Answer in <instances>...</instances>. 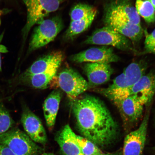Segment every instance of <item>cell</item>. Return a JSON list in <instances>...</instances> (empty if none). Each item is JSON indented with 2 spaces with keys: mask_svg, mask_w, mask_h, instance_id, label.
<instances>
[{
  "mask_svg": "<svg viewBox=\"0 0 155 155\" xmlns=\"http://www.w3.org/2000/svg\"><path fill=\"white\" fill-rule=\"evenodd\" d=\"M72 102L78 129L83 137L102 147L115 140L119 132L117 124L101 100L85 95Z\"/></svg>",
  "mask_w": 155,
  "mask_h": 155,
  "instance_id": "cell-1",
  "label": "cell"
},
{
  "mask_svg": "<svg viewBox=\"0 0 155 155\" xmlns=\"http://www.w3.org/2000/svg\"><path fill=\"white\" fill-rule=\"evenodd\" d=\"M0 144L16 155H38L42 150L28 135L17 128H11L0 135Z\"/></svg>",
  "mask_w": 155,
  "mask_h": 155,
  "instance_id": "cell-2",
  "label": "cell"
},
{
  "mask_svg": "<svg viewBox=\"0 0 155 155\" xmlns=\"http://www.w3.org/2000/svg\"><path fill=\"white\" fill-rule=\"evenodd\" d=\"M27 10L26 24L22 30L24 41L34 25L43 20L45 17L59 8L60 0H23Z\"/></svg>",
  "mask_w": 155,
  "mask_h": 155,
  "instance_id": "cell-3",
  "label": "cell"
},
{
  "mask_svg": "<svg viewBox=\"0 0 155 155\" xmlns=\"http://www.w3.org/2000/svg\"><path fill=\"white\" fill-rule=\"evenodd\" d=\"M38 24L29 44L28 53L43 47L53 41L63 28V21L58 16L44 19Z\"/></svg>",
  "mask_w": 155,
  "mask_h": 155,
  "instance_id": "cell-4",
  "label": "cell"
},
{
  "mask_svg": "<svg viewBox=\"0 0 155 155\" xmlns=\"http://www.w3.org/2000/svg\"><path fill=\"white\" fill-rule=\"evenodd\" d=\"M53 80L58 87L64 91L73 101L89 89L88 82L71 68H66L55 75Z\"/></svg>",
  "mask_w": 155,
  "mask_h": 155,
  "instance_id": "cell-5",
  "label": "cell"
},
{
  "mask_svg": "<svg viewBox=\"0 0 155 155\" xmlns=\"http://www.w3.org/2000/svg\"><path fill=\"white\" fill-rule=\"evenodd\" d=\"M86 44L111 46L124 51H134L129 38L107 26L97 29L85 41Z\"/></svg>",
  "mask_w": 155,
  "mask_h": 155,
  "instance_id": "cell-6",
  "label": "cell"
},
{
  "mask_svg": "<svg viewBox=\"0 0 155 155\" xmlns=\"http://www.w3.org/2000/svg\"><path fill=\"white\" fill-rule=\"evenodd\" d=\"M149 110L146 112L139 127L131 131L125 137L123 150V155H141L146 141L149 118Z\"/></svg>",
  "mask_w": 155,
  "mask_h": 155,
  "instance_id": "cell-7",
  "label": "cell"
},
{
  "mask_svg": "<svg viewBox=\"0 0 155 155\" xmlns=\"http://www.w3.org/2000/svg\"><path fill=\"white\" fill-rule=\"evenodd\" d=\"M104 18L124 19L141 25L140 17L130 0H115L104 9Z\"/></svg>",
  "mask_w": 155,
  "mask_h": 155,
  "instance_id": "cell-8",
  "label": "cell"
},
{
  "mask_svg": "<svg viewBox=\"0 0 155 155\" xmlns=\"http://www.w3.org/2000/svg\"><path fill=\"white\" fill-rule=\"evenodd\" d=\"M113 102L126 127L135 124L142 117L144 106L134 97L130 95Z\"/></svg>",
  "mask_w": 155,
  "mask_h": 155,
  "instance_id": "cell-9",
  "label": "cell"
},
{
  "mask_svg": "<svg viewBox=\"0 0 155 155\" xmlns=\"http://www.w3.org/2000/svg\"><path fill=\"white\" fill-rule=\"evenodd\" d=\"M71 61L76 63L117 62L119 58L111 48L104 46L93 48L71 55Z\"/></svg>",
  "mask_w": 155,
  "mask_h": 155,
  "instance_id": "cell-10",
  "label": "cell"
},
{
  "mask_svg": "<svg viewBox=\"0 0 155 155\" xmlns=\"http://www.w3.org/2000/svg\"><path fill=\"white\" fill-rule=\"evenodd\" d=\"M21 122L27 134L35 143L45 144L47 137L39 118L26 105L23 106Z\"/></svg>",
  "mask_w": 155,
  "mask_h": 155,
  "instance_id": "cell-11",
  "label": "cell"
},
{
  "mask_svg": "<svg viewBox=\"0 0 155 155\" xmlns=\"http://www.w3.org/2000/svg\"><path fill=\"white\" fill-rule=\"evenodd\" d=\"M155 93V71L145 74L131 87L130 95L144 106L150 103Z\"/></svg>",
  "mask_w": 155,
  "mask_h": 155,
  "instance_id": "cell-12",
  "label": "cell"
},
{
  "mask_svg": "<svg viewBox=\"0 0 155 155\" xmlns=\"http://www.w3.org/2000/svg\"><path fill=\"white\" fill-rule=\"evenodd\" d=\"M83 69L88 79L89 89L107 82L114 71L110 64L106 63H87Z\"/></svg>",
  "mask_w": 155,
  "mask_h": 155,
  "instance_id": "cell-13",
  "label": "cell"
},
{
  "mask_svg": "<svg viewBox=\"0 0 155 155\" xmlns=\"http://www.w3.org/2000/svg\"><path fill=\"white\" fill-rule=\"evenodd\" d=\"M105 26L123 35L133 41L137 42L142 38L144 30L141 25L124 19L104 18Z\"/></svg>",
  "mask_w": 155,
  "mask_h": 155,
  "instance_id": "cell-14",
  "label": "cell"
},
{
  "mask_svg": "<svg viewBox=\"0 0 155 155\" xmlns=\"http://www.w3.org/2000/svg\"><path fill=\"white\" fill-rule=\"evenodd\" d=\"M64 55L61 51L52 52L36 61L24 73V75L38 74L58 69L64 61Z\"/></svg>",
  "mask_w": 155,
  "mask_h": 155,
  "instance_id": "cell-15",
  "label": "cell"
},
{
  "mask_svg": "<svg viewBox=\"0 0 155 155\" xmlns=\"http://www.w3.org/2000/svg\"><path fill=\"white\" fill-rule=\"evenodd\" d=\"M130 87L123 73L114 79L109 86L106 88H94V91L113 102L130 96Z\"/></svg>",
  "mask_w": 155,
  "mask_h": 155,
  "instance_id": "cell-16",
  "label": "cell"
},
{
  "mask_svg": "<svg viewBox=\"0 0 155 155\" xmlns=\"http://www.w3.org/2000/svg\"><path fill=\"white\" fill-rule=\"evenodd\" d=\"M56 141L63 155H83L77 141V135L69 125H66L58 133Z\"/></svg>",
  "mask_w": 155,
  "mask_h": 155,
  "instance_id": "cell-17",
  "label": "cell"
},
{
  "mask_svg": "<svg viewBox=\"0 0 155 155\" xmlns=\"http://www.w3.org/2000/svg\"><path fill=\"white\" fill-rule=\"evenodd\" d=\"M61 98L59 90L53 91L46 99L43 105V111L46 124L50 129L54 127Z\"/></svg>",
  "mask_w": 155,
  "mask_h": 155,
  "instance_id": "cell-18",
  "label": "cell"
},
{
  "mask_svg": "<svg viewBox=\"0 0 155 155\" xmlns=\"http://www.w3.org/2000/svg\"><path fill=\"white\" fill-rule=\"evenodd\" d=\"M147 63L144 61L134 62L130 64L123 73L130 88L145 74Z\"/></svg>",
  "mask_w": 155,
  "mask_h": 155,
  "instance_id": "cell-19",
  "label": "cell"
},
{
  "mask_svg": "<svg viewBox=\"0 0 155 155\" xmlns=\"http://www.w3.org/2000/svg\"><path fill=\"white\" fill-rule=\"evenodd\" d=\"M96 14L97 13H93L86 18L80 20L71 21L64 38L67 40H71L78 35L85 31L91 25Z\"/></svg>",
  "mask_w": 155,
  "mask_h": 155,
  "instance_id": "cell-20",
  "label": "cell"
},
{
  "mask_svg": "<svg viewBox=\"0 0 155 155\" xmlns=\"http://www.w3.org/2000/svg\"><path fill=\"white\" fill-rule=\"evenodd\" d=\"M135 7L139 16L148 23L155 21V9L149 0H136Z\"/></svg>",
  "mask_w": 155,
  "mask_h": 155,
  "instance_id": "cell-21",
  "label": "cell"
},
{
  "mask_svg": "<svg viewBox=\"0 0 155 155\" xmlns=\"http://www.w3.org/2000/svg\"><path fill=\"white\" fill-rule=\"evenodd\" d=\"M97 13L95 8L86 4L79 3L74 7L71 12V21L81 20Z\"/></svg>",
  "mask_w": 155,
  "mask_h": 155,
  "instance_id": "cell-22",
  "label": "cell"
},
{
  "mask_svg": "<svg viewBox=\"0 0 155 155\" xmlns=\"http://www.w3.org/2000/svg\"><path fill=\"white\" fill-rule=\"evenodd\" d=\"M77 139L83 155H97L103 153L97 145L88 139L78 135Z\"/></svg>",
  "mask_w": 155,
  "mask_h": 155,
  "instance_id": "cell-23",
  "label": "cell"
},
{
  "mask_svg": "<svg viewBox=\"0 0 155 155\" xmlns=\"http://www.w3.org/2000/svg\"><path fill=\"white\" fill-rule=\"evenodd\" d=\"M15 124L8 110L0 100V135L9 130Z\"/></svg>",
  "mask_w": 155,
  "mask_h": 155,
  "instance_id": "cell-24",
  "label": "cell"
},
{
  "mask_svg": "<svg viewBox=\"0 0 155 155\" xmlns=\"http://www.w3.org/2000/svg\"><path fill=\"white\" fill-rule=\"evenodd\" d=\"M145 35L144 51L142 54H155V29L150 34L146 30L144 31Z\"/></svg>",
  "mask_w": 155,
  "mask_h": 155,
  "instance_id": "cell-25",
  "label": "cell"
},
{
  "mask_svg": "<svg viewBox=\"0 0 155 155\" xmlns=\"http://www.w3.org/2000/svg\"><path fill=\"white\" fill-rule=\"evenodd\" d=\"M0 155H16L7 147L0 144Z\"/></svg>",
  "mask_w": 155,
  "mask_h": 155,
  "instance_id": "cell-26",
  "label": "cell"
},
{
  "mask_svg": "<svg viewBox=\"0 0 155 155\" xmlns=\"http://www.w3.org/2000/svg\"><path fill=\"white\" fill-rule=\"evenodd\" d=\"M3 38V34H2L0 36V43L2 39ZM8 52L6 47L5 46L0 44V72H2V61L1 58V53H5Z\"/></svg>",
  "mask_w": 155,
  "mask_h": 155,
  "instance_id": "cell-27",
  "label": "cell"
},
{
  "mask_svg": "<svg viewBox=\"0 0 155 155\" xmlns=\"http://www.w3.org/2000/svg\"><path fill=\"white\" fill-rule=\"evenodd\" d=\"M97 155H122V152L120 151H117V152L112 153H108L104 154L102 153L101 154Z\"/></svg>",
  "mask_w": 155,
  "mask_h": 155,
  "instance_id": "cell-28",
  "label": "cell"
},
{
  "mask_svg": "<svg viewBox=\"0 0 155 155\" xmlns=\"http://www.w3.org/2000/svg\"><path fill=\"white\" fill-rule=\"evenodd\" d=\"M154 7L155 10V0H149Z\"/></svg>",
  "mask_w": 155,
  "mask_h": 155,
  "instance_id": "cell-29",
  "label": "cell"
},
{
  "mask_svg": "<svg viewBox=\"0 0 155 155\" xmlns=\"http://www.w3.org/2000/svg\"><path fill=\"white\" fill-rule=\"evenodd\" d=\"M5 12L6 11H5L4 10L0 9V16H1V15H3L4 14V13H5Z\"/></svg>",
  "mask_w": 155,
  "mask_h": 155,
  "instance_id": "cell-30",
  "label": "cell"
},
{
  "mask_svg": "<svg viewBox=\"0 0 155 155\" xmlns=\"http://www.w3.org/2000/svg\"><path fill=\"white\" fill-rule=\"evenodd\" d=\"M41 155H55L53 153H44L42 154Z\"/></svg>",
  "mask_w": 155,
  "mask_h": 155,
  "instance_id": "cell-31",
  "label": "cell"
},
{
  "mask_svg": "<svg viewBox=\"0 0 155 155\" xmlns=\"http://www.w3.org/2000/svg\"><path fill=\"white\" fill-rule=\"evenodd\" d=\"M1 18H0V25H1Z\"/></svg>",
  "mask_w": 155,
  "mask_h": 155,
  "instance_id": "cell-32",
  "label": "cell"
},
{
  "mask_svg": "<svg viewBox=\"0 0 155 155\" xmlns=\"http://www.w3.org/2000/svg\"></svg>",
  "mask_w": 155,
  "mask_h": 155,
  "instance_id": "cell-33",
  "label": "cell"
}]
</instances>
